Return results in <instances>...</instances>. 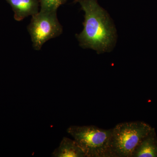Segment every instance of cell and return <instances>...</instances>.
<instances>
[{
  "mask_svg": "<svg viewBox=\"0 0 157 157\" xmlns=\"http://www.w3.org/2000/svg\"><path fill=\"white\" fill-rule=\"evenodd\" d=\"M84 11L83 30L76 35L81 47L109 52L116 40V31L108 13L97 0H76Z\"/></svg>",
  "mask_w": 157,
  "mask_h": 157,
  "instance_id": "obj_1",
  "label": "cell"
},
{
  "mask_svg": "<svg viewBox=\"0 0 157 157\" xmlns=\"http://www.w3.org/2000/svg\"><path fill=\"white\" fill-rule=\"evenodd\" d=\"M153 129L140 121L117 124L112 129L107 157H132L138 144Z\"/></svg>",
  "mask_w": 157,
  "mask_h": 157,
  "instance_id": "obj_2",
  "label": "cell"
},
{
  "mask_svg": "<svg viewBox=\"0 0 157 157\" xmlns=\"http://www.w3.org/2000/svg\"><path fill=\"white\" fill-rule=\"evenodd\" d=\"M111 131L92 125L71 126L67 130L86 157H107Z\"/></svg>",
  "mask_w": 157,
  "mask_h": 157,
  "instance_id": "obj_3",
  "label": "cell"
},
{
  "mask_svg": "<svg viewBox=\"0 0 157 157\" xmlns=\"http://www.w3.org/2000/svg\"><path fill=\"white\" fill-rule=\"evenodd\" d=\"M28 31L34 49L39 50L45 42L60 36L63 27L58 19L57 12L39 11L32 16Z\"/></svg>",
  "mask_w": 157,
  "mask_h": 157,
  "instance_id": "obj_4",
  "label": "cell"
},
{
  "mask_svg": "<svg viewBox=\"0 0 157 157\" xmlns=\"http://www.w3.org/2000/svg\"><path fill=\"white\" fill-rule=\"evenodd\" d=\"M14 12V18L21 21L29 16L37 14L40 6L39 0H6Z\"/></svg>",
  "mask_w": 157,
  "mask_h": 157,
  "instance_id": "obj_5",
  "label": "cell"
},
{
  "mask_svg": "<svg viewBox=\"0 0 157 157\" xmlns=\"http://www.w3.org/2000/svg\"><path fill=\"white\" fill-rule=\"evenodd\" d=\"M132 157H157V137L154 128L138 144Z\"/></svg>",
  "mask_w": 157,
  "mask_h": 157,
  "instance_id": "obj_6",
  "label": "cell"
},
{
  "mask_svg": "<svg viewBox=\"0 0 157 157\" xmlns=\"http://www.w3.org/2000/svg\"><path fill=\"white\" fill-rule=\"evenodd\" d=\"M52 155L56 157H86L75 140L66 137H63L59 146L55 149Z\"/></svg>",
  "mask_w": 157,
  "mask_h": 157,
  "instance_id": "obj_7",
  "label": "cell"
},
{
  "mask_svg": "<svg viewBox=\"0 0 157 157\" xmlns=\"http://www.w3.org/2000/svg\"><path fill=\"white\" fill-rule=\"evenodd\" d=\"M67 0H39L40 11L57 12L58 9Z\"/></svg>",
  "mask_w": 157,
  "mask_h": 157,
  "instance_id": "obj_8",
  "label": "cell"
}]
</instances>
